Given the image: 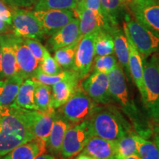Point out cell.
<instances>
[{
	"label": "cell",
	"mask_w": 159,
	"mask_h": 159,
	"mask_svg": "<svg viewBox=\"0 0 159 159\" xmlns=\"http://www.w3.org/2000/svg\"><path fill=\"white\" fill-rule=\"evenodd\" d=\"M34 139L23 108L0 105V157Z\"/></svg>",
	"instance_id": "6da1fadb"
},
{
	"label": "cell",
	"mask_w": 159,
	"mask_h": 159,
	"mask_svg": "<svg viewBox=\"0 0 159 159\" xmlns=\"http://www.w3.org/2000/svg\"><path fill=\"white\" fill-rule=\"evenodd\" d=\"M88 120L92 136L116 141L128 134L125 121L111 109L99 106Z\"/></svg>",
	"instance_id": "7a4b0ae2"
},
{
	"label": "cell",
	"mask_w": 159,
	"mask_h": 159,
	"mask_svg": "<svg viewBox=\"0 0 159 159\" xmlns=\"http://www.w3.org/2000/svg\"><path fill=\"white\" fill-rule=\"evenodd\" d=\"M145 60V59H144ZM144 95L142 101L148 114L159 122V64L156 53L144 61Z\"/></svg>",
	"instance_id": "3957f363"
},
{
	"label": "cell",
	"mask_w": 159,
	"mask_h": 159,
	"mask_svg": "<svg viewBox=\"0 0 159 159\" xmlns=\"http://www.w3.org/2000/svg\"><path fill=\"white\" fill-rule=\"evenodd\" d=\"M123 29L125 35L130 39L144 59L159 52V34L140 21L127 18Z\"/></svg>",
	"instance_id": "277c9868"
},
{
	"label": "cell",
	"mask_w": 159,
	"mask_h": 159,
	"mask_svg": "<svg viewBox=\"0 0 159 159\" xmlns=\"http://www.w3.org/2000/svg\"><path fill=\"white\" fill-rule=\"evenodd\" d=\"M99 108L85 91L77 89L75 94L62 106V115L68 122L78 124L88 120Z\"/></svg>",
	"instance_id": "5b68a950"
},
{
	"label": "cell",
	"mask_w": 159,
	"mask_h": 159,
	"mask_svg": "<svg viewBox=\"0 0 159 159\" xmlns=\"http://www.w3.org/2000/svg\"><path fill=\"white\" fill-rule=\"evenodd\" d=\"M108 78L111 97L120 105L130 119L136 118L137 109L129 97L124 70L119 63L108 73Z\"/></svg>",
	"instance_id": "8992f818"
},
{
	"label": "cell",
	"mask_w": 159,
	"mask_h": 159,
	"mask_svg": "<svg viewBox=\"0 0 159 159\" xmlns=\"http://www.w3.org/2000/svg\"><path fill=\"white\" fill-rule=\"evenodd\" d=\"M92 136L89 120L70 126L66 132L61 154L63 158H71L82 152L89 139Z\"/></svg>",
	"instance_id": "52a82bcc"
},
{
	"label": "cell",
	"mask_w": 159,
	"mask_h": 159,
	"mask_svg": "<svg viewBox=\"0 0 159 159\" xmlns=\"http://www.w3.org/2000/svg\"><path fill=\"white\" fill-rule=\"evenodd\" d=\"M13 34L23 39H41L45 35L41 23L33 12L16 8L12 13Z\"/></svg>",
	"instance_id": "ba28073f"
},
{
	"label": "cell",
	"mask_w": 159,
	"mask_h": 159,
	"mask_svg": "<svg viewBox=\"0 0 159 159\" xmlns=\"http://www.w3.org/2000/svg\"><path fill=\"white\" fill-rule=\"evenodd\" d=\"M97 32L84 35L77 44L73 66L71 69L78 75L80 79L88 76L95 56L94 40Z\"/></svg>",
	"instance_id": "9c48e42d"
},
{
	"label": "cell",
	"mask_w": 159,
	"mask_h": 159,
	"mask_svg": "<svg viewBox=\"0 0 159 159\" xmlns=\"http://www.w3.org/2000/svg\"><path fill=\"white\" fill-rule=\"evenodd\" d=\"M24 114L35 138L41 139L47 143L56 116L55 109L52 108L47 111L24 109Z\"/></svg>",
	"instance_id": "30bf717a"
},
{
	"label": "cell",
	"mask_w": 159,
	"mask_h": 159,
	"mask_svg": "<svg viewBox=\"0 0 159 159\" xmlns=\"http://www.w3.org/2000/svg\"><path fill=\"white\" fill-rule=\"evenodd\" d=\"M35 17L42 26L45 34L52 35L75 19L72 10L35 11Z\"/></svg>",
	"instance_id": "8fae6325"
},
{
	"label": "cell",
	"mask_w": 159,
	"mask_h": 159,
	"mask_svg": "<svg viewBox=\"0 0 159 159\" xmlns=\"http://www.w3.org/2000/svg\"><path fill=\"white\" fill-rule=\"evenodd\" d=\"M13 42L16 58L18 75L24 80L33 78L39 69V62L25 44L23 38L17 37L13 34Z\"/></svg>",
	"instance_id": "7c38bea8"
},
{
	"label": "cell",
	"mask_w": 159,
	"mask_h": 159,
	"mask_svg": "<svg viewBox=\"0 0 159 159\" xmlns=\"http://www.w3.org/2000/svg\"><path fill=\"white\" fill-rule=\"evenodd\" d=\"M82 87L86 94L96 103L106 104L110 101L108 74L93 72L82 83Z\"/></svg>",
	"instance_id": "4fadbf2b"
},
{
	"label": "cell",
	"mask_w": 159,
	"mask_h": 159,
	"mask_svg": "<svg viewBox=\"0 0 159 159\" xmlns=\"http://www.w3.org/2000/svg\"><path fill=\"white\" fill-rule=\"evenodd\" d=\"M83 36L80 30L78 19H75L56 33L52 35L49 43L53 50L78 42Z\"/></svg>",
	"instance_id": "5bb4252c"
},
{
	"label": "cell",
	"mask_w": 159,
	"mask_h": 159,
	"mask_svg": "<svg viewBox=\"0 0 159 159\" xmlns=\"http://www.w3.org/2000/svg\"><path fill=\"white\" fill-rule=\"evenodd\" d=\"M80 77L77 74L52 85V107L56 109L62 107L78 89Z\"/></svg>",
	"instance_id": "9a60e30c"
},
{
	"label": "cell",
	"mask_w": 159,
	"mask_h": 159,
	"mask_svg": "<svg viewBox=\"0 0 159 159\" xmlns=\"http://www.w3.org/2000/svg\"><path fill=\"white\" fill-rule=\"evenodd\" d=\"M82 152L94 159H108L116 155V141H111L92 136L85 144Z\"/></svg>",
	"instance_id": "2e32d148"
},
{
	"label": "cell",
	"mask_w": 159,
	"mask_h": 159,
	"mask_svg": "<svg viewBox=\"0 0 159 159\" xmlns=\"http://www.w3.org/2000/svg\"><path fill=\"white\" fill-rule=\"evenodd\" d=\"M13 35H0V46L2 50V65L5 78L18 75V66L16 52L13 42Z\"/></svg>",
	"instance_id": "e0dca14e"
},
{
	"label": "cell",
	"mask_w": 159,
	"mask_h": 159,
	"mask_svg": "<svg viewBox=\"0 0 159 159\" xmlns=\"http://www.w3.org/2000/svg\"><path fill=\"white\" fill-rule=\"evenodd\" d=\"M130 8L137 21L159 34V3L143 6L130 3Z\"/></svg>",
	"instance_id": "ac0fdd59"
},
{
	"label": "cell",
	"mask_w": 159,
	"mask_h": 159,
	"mask_svg": "<svg viewBox=\"0 0 159 159\" xmlns=\"http://www.w3.org/2000/svg\"><path fill=\"white\" fill-rule=\"evenodd\" d=\"M126 38L128 39L129 49V73L138 88L142 98L144 95V66H143L142 57L139 54L130 39L128 36H126Z\"/></svg>",
	"instance_id": "d6986e66"
},
{
	"label": "cell",
	"mask_w": 159,
	"mask_h": 159,
	"mask_svg": "<svg viewBox=\"0 0 159 159\" xmlns=\"http://www.w3.org/2000/svg\"><path fill=\"white\" fill-rule=\"evenodd\" d=\"M46 146L43 140L34 139L16 147L2 159H35L45 152Z\"/></svg>",
	"instance_id": "ffe728a7"
},
{
	"label": "cell",
	"mask_w": 159,
	"mask_h": 159,
	"mask_svg": "<svg viewBox=\"0 0 159 159\" xmlns=\"http://www.w3.org/2000/svg\"><path fill=\"white\" fill-rule=\"evenodd\" d=\"M70 126V123L63 116H57L56 114L49 138L46 143V145L48 147L49 150L52 153H61V147L66 132Z\"/></svg>",
	"instance_id": "44dd1931"
},
{
	"label": "cell",
	"mask_w": 159,
	"mask_h": 159,
	"mask_svg": "<svg viewBox=\"0 0 159 159\" xmlns=\"http://www.w3.org/2000/svg\"><path fill=\"white\" fill-rule=\"evenodd\" d=\"M72 11L75 18H77L79 20L80 30L82 36L102 30L94 13L90 10L85 7L80 2H77L76 7Z\"/></svg>",
	"instance_id": "7402d4cb"
},
{
	"label": "cell",
	"mask_w": 159,
	"mask_h": 159,
	"mask_svg": "<svg viewBox=\"0 0 159 159\" xmlns=\"http://www.w3.org/2000/svg\"><path fill=\"white\" fill-rule=\"evenodd\" d=\"M25 80L20 75L0 80V105L7 106L13 104L21 83Z\"/></svg>",
	"instance_id": "603a6c76"
},
{
	"label": "cell",
	"mask_w": 159,
	"mask_h": 159,
	"mask_svg": "<svg viewBox=\"0 0 159 159\" xmlns=\"http://www.w3.org/2000/svg\"><path fill=\"white\" fill-rule=\"evenodd\" d=\"M113 38L114 45V53L116 55L120 66L123 70L125 69L129 73L128 69V57L129 49L128 42L124 32L117 28L116 26L113 27L108 31Z\"/></svg>",
	"instance_id": "cb8c5ba5"
},
{
	"label": "cell",
	"mask_w": 159,
	"mask_h": 159,
	"mask_svg": "<svg viewBox=\"0 0 159 159\" xmlns=\"http://www.w3.org/2000/svg\"><path fill=\"white\" fill-rule=\"evenodd\" d=\"M34 80L25 79L21 83L14 102L12 105L27 110H37L34 101Z\"/></svg>",
	"instance_id": "d4e9b609"
},
{
	"label": "cell",
	"mask_w": 159,
	"mask_h": 159,
	"mask_svg": "<svg viewBox=\"0 0 159 159\" xmlns=\"http://www.w3.org/2000/svg\"><path fill=\"white\" fill-rule=\"evenodd\" d=\"M34 81V101L37 110L47 111L53 108L52 107V89L50 86L35 80Z\"/></svg>",
	"instance_id": "484cf974"
},
{
	"label": "cell",
	"mask_w": 159,
	"mask_h": 159,
	"mask_svg": "<svg viewBox=\"0 0 159 159\" xmlns=\"http://www.w3.org/2000/svg\"><path fill=\"white\" fill-rule=\"evenodd\" d=\"M136 142L137 155L141 159H159V148L154 142L138 134H133Z\"/></svg>",
	"instance_id": "4316f807"
},
{
	"label": "cell",
	"mask_w": 159,
	"mask_h": 159,
	"mask_svg": "<svg viewBox=\"0 0 159 159\" xmlns=\"http://www.w3.org/2000/svg\"><path fill=\"white\" fill-rule=\"evenodd\" d=\"M94 51L97 56L112 55L114 52V41L108 32L104 30L97 32L94 40Z\"/></svg>",
	"instance_id": "83f0119b"
},
{
	"label": "cell",
	"mask_w": 159,
	"mask_h": 159,
	"mask_svg": "<svg viewBox=\"0 0 159 159\" xmlns=\"http://www.w3.org/2000/svg\"><path fill=\"white\" fill-rule=\"evenodd\" d=\"M125 1V0H100L103 14L109 30L116 26L117 17Z\"/></svg>",
	"instance_id": "f1b7e54d"
},
{
	"label": "cell",
	"mask_w": 159,
	"mask_h": 159,
	"mask_svg": "<svg viewBox=\"0 0 159 159\" xmlns=\"http://www.w3.org/2000/svg\"><path fill=\"white\" fill-rule=\"evenodd\" d=\"M78 42L55 50L54 58L62 68L65 69H71L72 68Z\"/></svg>",
	"instance_id": "f546056e"
},
{
	"label": "cell",
	"mask_w": 159,
	"mask_h": 159,
	"mask_svg": "<svg viewBox=\"0 0 159 159\" xmlns=\"http://www.w3.org/2000/svg\"><path fill=\"white\" fill-rule=\"evenodd\" d=\"M77 4L75 0H39L35 6V11L74 10Z\"/></svg>",
	"instance_id": "4dcf8cb0"
},
{
	"label": "cell",
	"mask_w": 159,
	"mask_h": 159,
	"mask_svg": "<svg viewBox=\"0 0 159 159\" xmlns=\"http://www.w3.org/2000/svg\"><path fill=\"white\" fill-rule=\"evenodd\" d=\"M77 73L75 72L72 69H66L65 71H62L59 74L55 75H48L43 73L42 71H40L39 69L35 71L34 76L33 77V79L35 80L39 81V82L43 83L45 85H52L55 83L60 82V81L63 80L69 77H70L73 75H76Z\"/></svg>",
	"instance_id": "1f68e13d"
},
{
	"label": "cell",
	"mask_w": 159,
	"mask_h": 159,
	"mask_svg": "<svg viewBox=\"0 0 159 159\" xmlns=\"http://www.w3.org/2000/svg\"><path fill=\"white\" fill-rule=\"evenodd\" d=\"M116 156H128L131 155H137L136 142L133 134L122 137L116 141Z\"/></svg>",
	"instance_id": "d6a6232c"
},
{
	"label": "cell",
	"mask_w": 159,
	"mask_h": 159,
	"mask_svg": "<svg viewBox=\"0 0 159 159\" xmlns=\"http://www.w3.org/2000/svg\"><path fill=\"white\" fill-rule=\"evenodd\" d=\"M39 69L46 75H55L62 71V67L60 66L54 57L51 56L48 50L46 51L43 59L39 63Z\"/></svg>",
	"instance_id": "836d02e7"
},
{
	"label": "cell",
	"mask_w": 159,
	"mask_h": 159,
	"mask_svg": "<svg viewBox=\"0 0 159 159\" xmlns=\"http://www.w3.org/2000/svg\"><path fill=\"white\" fill-rule=\"evenodd\" d=\"M117 64L116 57L112 55L97 56L94 60V72H102L108 74Z\"/></svg>",
	"instance_id": "e575fe53"
},
{
	"label": "cell",
	"mask_w": 159,
	"mask_h": 159,
	"mask_svg": "<svg viewBox=\"0 0 159 159\" xmlns=\"http://www.w3.org/2000/svg\"><path fill=\"white\" fill-rule=\"evenodd\" d=\"M80 2L94 13L97 19H98L102 30L108 32L109 27L105 19L104 14H103L100 0H83L82 2Z\"/></svg>",
	"instance_id": "d590c367"
},
{
	"label": "cell",
	"mask_w": 159,
	"mask_h": 159,
	"mask_svg": "<svg viewBox=\"0 0 159 159\" xmlns=\"http://www.w3.org/2000/svg\"><path fill=\"white\" fill-rule=\"evenodd\" d=\"M24 41H25V44L30 50L32 54L34 55L39 63H41L43 59V56L47 49L36 39H24Z\"/></svg>",
	"instance_id": "8d00e7d4"
},
{
	"label": "cell",
	"mask_w": 159,
	"mask_h": 159,
	"mask_svg": "<svg viewBox=\"0 0 159 159\" xmlns=\"http://www.w3.org/2000/svg\"><path fill=\"white\" fill-rule=\"evenodd\" d=\"M0 19L5 21L9 25H12V13L7 6L0 1Z\"/></svg>",
	"instance_id": "74e56055"
},
{
	"label": "cell",
	"mask_w": 159,
	"mask_h": 159,
	"mask_svg": "<svg viewBox=\"0 0 159 159\" xmlns=\"http://www.w3.org/2000/svg\"><path fill=\"white\" fill-rule=\"evenodd\" d=\"M11 1L15 2L18 5L21 6H25V7H30L33 5H36V3L39 0H11Z\"/></svg>",
	"instance_id": "f35d334b"
},
{
	"label": "cell",
	"mask_w": 159,
	"mask_h": 159,
	"mask_svg": "<svg viewBox=\"0 0 159 159\" xmlns=\"http://www.w3.org/2000/svg\"><path fill=\"white\" fill-rule=\"evenodd\" d=\"M152 132L154 135V142L159 148V122H155Z\"/></svg>",
	"instance_id": "ab89813d"
},
{
	"label": "cell",
	"mask_w": 159,
	"mask_h": 159,
	"mask_svg": "<svg viewBox=\"0 0 159 159\" xmlns=\"http://www.w3.org/2000/svg\"><path fill=\"white\" fill-rule=\"evenodd\" d=\"M131 3L137 5H147L152 3H159L158 0H131Z\"/></svg>",
	"instance_id": "60d3db41"
},
{
	"label": "cell",
	"mask_w": 159,
	"mask_h": 159,
	"mask_svg": "<svg viewBox=\"0 0 159 159\" xmlns=\"http://www.w3.org/2000/svg\"><path fill=\"white\" fill-rule=\"evenodd\" d=\"M9 25L5 22V21H2V19H0V34H3L5 33L9 29Z\"/></svg>",
	"instance_id": "b9f144b4"
},
{
	"label": "cell",
	"mask_w": 159,
	"mask_h": 159,
	"mask_svg": "<svg viewBox=\"0 0 159 159\" xmlns=\"http://www.w3.org/2000/svg\"><path fill=\"white\" fill-rule=\"evenodd\" d=\"M114 158L116 159H141L138 155H131L128 156H119L116 155Z\"/></svg>",
	"instance_id": "7bdbcfd3"
},
{
	"label": "cell",
	"mask_w": 159,
	"mask_h": 159,
	"mask_svg": "<svg viewBox=\"0 0 159 159\" xmlns=\"http://www.w3.org/2000/svg\"><path fill=\"white\" fill-rule=\"evenodd\" d=\"M35 159H55V158L53 156L48 154H41L39 156H37Z\"/></svg>",
	"instance_id": "ee69618b"
},
{
	"label": "cell",
	"mask_w": 159,
	"mask_h": 159,
	"mask_svg": "<svg viewBox=\"0 0 159 159\" xmlns=\"http://www.w3.org/2000/svg\"><path fill=\"white\" fill-rule=\"evenodd\" d=\"M75 159H94L92 157H91L89 155L84 153V152H81L80 154L78 155V156H77V158Z\"/></svg>",
	"instance_id": "f6af8a7d"
},
{
	"label": "cell",
	"mask_w": 159,
	"mask_h": 159,
	"mask_svg": "<svg viewBox=\"0 0 159 159\" xmlns=\"http://www.w3.org/2000/svg\"><path fill=\"white\" fill-rule=\"evenodd\" d=\"M5 78L3 74L2 70V50H1V46H0V80Z\"/></svg>",
	"instance_id": "bcb514c9"
},
{
	"label": "cell",
	"mask_w": 159,
	"mask_h": 159,
	"mask_svg": "<svg viewBox=\"0 0 159 159\" xmlns=\"http://www.w3.org/2000/svg\"><path fill=\"white\" fill-rule=\"evenodd\" d=\"M75 1H76L77 2H82L83 0H75Z\"/></svg>",
	"instance_id": "7dc6e473"
},
{
	"label": "cell",
	"mask_w": 159,
	"mask_h": 159,
	"mask_svg": "<svg viewBox=\"0 0 159 159\" xmlns=\"http://www.w3.org/2000/svg\"><path fill=\"white\" fill-rule=\"evenodd\" d=\"M108 159H116L114 158V157H113V158H108Z\"/></svg>",
	"instance_id": "c3c4849f"
},
{
	"label": "cell",
	"mask_w": 159,
	"mask_h": 159,
	"mask_svg": "<svg viewBox=\"0 0 159 159\" xmlns=\"http://www.w3.org/2000/svg\"><path fill=\"white\" fill-rule=\"evenodd\" d=\"M158 64H159V55H158Z\"/></svg>",
	"instance_id": "681fc988"
}]
</instances>
